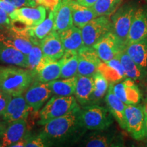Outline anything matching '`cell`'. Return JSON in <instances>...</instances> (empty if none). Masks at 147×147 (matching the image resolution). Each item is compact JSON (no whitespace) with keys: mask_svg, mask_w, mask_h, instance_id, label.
<instances>
[{"mask_svg":"<svg viewBox=\"0 0 147 147\" xmlns=\"http://www.w3.org/2000/svg\"><path fill=\"white\" fill-rule=\"evenodd\" d=\"M80 108L58 118L52 119L43 125L40 134L45 140L47 146L76 142L87 131L80 117Z\"/></svg>","mask_w":147,"mask_h":147,"instance_id":"1","label":"cell"},{"mask_svg":"<svg viewBox=\"0 0 147 147\" xmlns=\"http://www.w3.org/2000/svg\"><path fill=\"white\" fill-rule=\"evenodd\" d=\"M35 80L33 71L16 65H0V90L12 95L23 94Z\"/></svg>","mask_w":147,"mask_h":147,"instance_id":"2","label":"cell"},{"mask_svg":"<svg viewBox=\"0 0 147 147\" xmlns=\"http://www.w3.org/2000/svg\"><path fill=\"white\" fill-rule=\"evenodd\" d=\"M80 107L76 97L71 96L51 97L42 108L40 113L39 124L43 125L52 119L58 118L71 113Z\"/></svg>","mask_w":147,"mask_h":147,"instance_id":"3","label":"cell"},{"mask_svg":"<svg viewBox=\"0 0 147 147\" xmlns=\"http://www.w3.org/2000/svg\"><path fill=\"white\" fill-rule=\"evenodd\" d=\"M80 117L84 127L91 131L106 129L113 123V117L108 108L98 104H91L80 108Z\"/></svg>","mask_w":147,"mask_h":147,"instance_id":"4","label":"cell"},{"mask_svg":"<svg viewBox=\"0 0 147 147\" xmlns=\"http://www.w3.org/2000/svg\"><path fill=\"white\" fill-rule=\"evenodd\" d=\"M112 29L111 20L107 16H99L93 18L80 28L84 46L93 47Z\"/></svg>","mask_w":147,"mask_h":147,"instance_id":"5","label":"cell"},{"mask_svg":"<svg viewBox=\"0 0 147 147\" xmlns=\"http://www.w3.org/2000/svg\"><path fill=\"white\" fill-rule=\"evenodd\" d=\"M102 61L106 62L117 57L125 49L126 44L113 31L104 35L93 45Z\"/></svg>","mask_w":147,"mask_h":147,"instance_id":"6","label":"cell"},{"mask_svg":"<svg viewBox=\"0 0 147 147\" xmlns=\"http://www.w3.org/2000/svg\"><path fill=\"white\" fill-rule=\"evenodd\" d=\"M126 129L132 138L141 140L146 137L145 117L142 106L127 105L125 108Z\"/></svg>","mask_w":147,"mask_h":147,"instance_id":"7","label":"cell"},{"mask_svg":"<svg viewBox=\"0 0 147 147\" xmlns=\"http://www.w3.org/2000/svg\"><path fill=\"white\" fill-rule=\"evenodd\" d=\"M136 8L131 5H125L117 9L111 18L112 31L125 43Z\"/></svg>","mask_w":147,"mask_h":147,"instance_id":"8","label":"cell"},{"mask_svg":"<svg viewBox=\"0 0 147 147\" xmlns=\"http://www.w3.org/2000/svg\"><path fill=\"white\" fill-rule=\"evenodd\" d=\"M25 100L32 111L39 112L53 95L48 82L34 80L23 93Z\"/></svg>","mask_w":147,"mask_h":147,"instance_id":"9","label":"cell"},{"mask_svg":"<svg viewBox=\"0 0 147 147\" xmlns=\"http://www.w3.org/2000/svg\"><path fill=\"white\" fill-rule=\"evenodd\" d=\"M46 16L47 9L42 5L18 8L10 14L12 23H19L25 27L39 25L45 19Z\"/></svg>","mask_w":147,"mask_h":147,"instance_id":"10","label":"cell"},{"mask_svg":"<svg viewBox=\"0 0 147 147\" xmlns=\"http://www.w3.org/2000/svg\"><path fill=\"white\" fill-rule=\"evenodd\" d=\"M78 65L77 75L91 76L97 72L102 60L93 47H83L78 51Z\"/></svg>","mask_w":147,"mask_h":147,"instance_id":"11","label":"cell"},{"mask_svg":"<svg viewBox=\"0 0 147 147\" xmlns=\"http://www.w3.org/2000/svg\"><path fill=\"white\" fill-rule=\"evenodd\" d=\"M106 129L93 131L84 140L83 144L87 147L123 146V141L118 133Z\"/></svg>","mask_w":147,"mask_h":147,"instance_id":"12","label":"cell"},{"mask_svg":"<svg viewBox=\"0 0 147 147\" xmlns=\"http://www.w3.org/2000/svg\"><path fill=\"white\" fill-rule=\"evenodd\" d=\"M32 111L23 94L12 95L1 117L5 122L10 123L19 119H27Z\"/></svg>","mask_w":147,"mask_h":147,"instance_id":"13","label":"cell"},{"mask_svg":"<svg viewBox=\"0 0 147 147\" xmlns=\"http://www.w3.org/2000/svg\"><path fill=\"white\" fill-rule=\"evenodd\" d=\"M33 72L35 74V80L49 82L57 80L61 77V62L60 59H51L43 56Z\"/></svg>","mask_w":147,"mask_h":147,"instance_id":"14","label":"cell"},{"mask_svg":"<svg viewBox=\"0 0 147 147\" xmlns=\"http://www.w3.org/2000/svg\"><path fill=\"white\" fill-rule=\"evenodd\" d=\"M114 93L127 105H136L141 100V93L134 80L126 78L122 82L113 84Z\"/></svg>","mask_w":147,"mask_h":147,"instance_id":"15","label":"cell"},{"mask_svg":"<svg viewBox=\"0 0 147 147\" xmlns=\"http://www.w3.org/2000/svg\"><path fill=\"white\" fill-rule=\"evenodd\" d=\"M0 41L26 55H28L34 45L32 40L16 31L13 27V25L10 28H6V30H0Z\"/></svg>","mask_w":147,"mask_h":147,"instance_id":"16","label":"cell"},{"mask_svg":"<svg viewBox=\"0 0 147 147\" xmlns=\"http://www.w3.org/2000/svg\"><path fill=\"white\" fill-rule=\"evenodd\" d=\"M71 3V0H60L53 9L54 27L53 30L61 32L73 26Z\"/></svg>","mask_w":147,"mask_h":147,"instance_id":"17","label":"cell"},{"mask_svg":"<svg viewBox=\"0 0 147 147\" xmlns=\"http://www.w3.org/2000/svg\"><path fill=\"white\" fill-rule=\"evenodd\" d=\"M40 46L43 56L51 59H60L65 53L63 44L57 31H51L44 39L40 40Z\"/></svg>","mask_w":147,"mask_h":147,"instance_id":"18","label":"cell"},{"mask_svg":"<svg viewBox=\"0 0 147 147\" xmlns=\"http://www.w3.org/2000/svg\"><path fill=\"white\" fill-rule=\"evenodd\" d=\"M147 38V10L138 8L136 10L127 38L126 45Z\"/></svg>","mask_w":147,"mask_h":147,"instance_id":"19","label":"cell"},{"mask_svg":"<svg viewBox=\"0 0 147 147\" xmlns=\"http://www.w3.org/2000/svg\"><path fill=\"white\" fill-rule=\"evenodd\" d=\"M27 119H19L8 123V125L3 132L0 146H12L27 134Z\"/></svg>","mask_w":147,"mask_h":147,"instance_id":"20","label":"cell"},{"mask_svg":"<svg viewBox=\"0 0 147 147\" xmlns=\"http://www.w3.org/2000/svg\"><path fill=\"white\" fill-rule=\"evenodd\" d=\"M113 83L109 84V87L105 95V102L108 109L113 115V118L117 121L119 126L126 129L125 108L127 104L122 102L113 91Z\"/></svg>","mask_w":147,"mask_h":147,"instance_id":"21","label":"cell"},{"mask_svg":"<svg viewBox=\"0 0 147 147\" xmlns=\"http://www.w3.org/2000/svg\"><path fill=\"white\" fill-rule=\"evenodd\" d=\"M54 27V14L53 11L50 10L49 16L45 18L41 23L34 27H13L24 36L28 37L31 40L40 41L45 38L48 34L53 31Z\"/></svg>","mask_w":147,"mask_h":147,"instance_id":"22","label":"cell"},{"mask_svg":"<svg viewBox=\"0 0 147 147\" xmlns=\"http://www.w3.org/2000/svg\"><path fill=\"white\" fill-rule=\"evenodd\" d=\"M119 55L108 61H101L99 65L97 71L107 79L109 83H117L127 78Z\"/></svg>","mask_w":147,"mask_h":147,"instance_id":"23","label":"cell"},{"mask_svg":"<svg viewBox=\"0 0 147 147\" xmlns=\"http://www.w3.org/2000/svg\"><path fill=\"white\" fill-rule=\"evenodd\" d=\"M126 53L142 71L147 75V38L126 45Z\"/></svg>","mask_w":147,"mask_h":147,"instance_id":"24","label":"cell"},{"mask_svg":"<svg viewBox=\"0 0 147 147\" xmlns=\"http://www.w3.org/2000/svg\"><path fill=\"white\" fill-rule=\"evenodd\" d=\"M0 63L28 69L27 55L0 41Z\"/></svg>","mask_w":147,"mask_h":147,"instance_id":"25","label":"cell"},{"mask_svg":"<svg viewBox=\"0 0 147 147\" xmlns=\"http://www.w3.org/2000/svg\"><path fill=\"white\" fill-rule=\"evenodd\" d=\"M77 76L78 78L74 93V95H76V100L81 106H88L91 103V96L94 89L93 76Z\"/></svg>","mask_w":147,"mask_h":147,"instance_id":"26","label":"cell"},{"mask_svg":"<svg viewBox=\"0 0 147 147\" xmlns=\"http://www.w3.org/2000/svg\"><path fill=\"white\" fill-rule=\"evenodd\" d=\"M58 33L65 51H78L84 46L81 30L78 27L73 25Z\"/></svg>","mask_w":147,"mask_h":147,"instance_id":"27","label":"cell"},{"mask_svg":"<svg viewBox=\"0 0 147 147\" xmlns=\"http://www.w3.org/2000/svg\"><path fill=\"white\" fill-rule=\"evenodd\" d=\"M78 76L67 78H61L60 80H54L48 82L53 95L57 96L67 97L74 95Z\"/></svg>","mask_w":147,"mask_h":147,"instance_id":"28","label":"cell"},{"mask_svg":"<svg viewBox=\"0 0 147 147\" xmlns=\"http://www.w3.org/2000/svg\"><path fill=\"white\" fill-rule=\"evenodd\" d=\"M73 24L78 28H82L88 22L97 17V14L92 7H86L77 3L76 0H71Z\"/></svg>","mask_w":147,"mask_h":147,"instance_id":"29","label":"cell"},{"mask_svg":"<svg viewBox=\"0 0 147 147\" xmlns=\"http://www.w3.org/2000/svg\"><path fill=\"white\" fill-rule=\"evenodd\" d=\"M60 60L61 62L60 78H67L76 76L78 65V51H65Z\"/></svg>","mask_w":147,"mask_h":147,"instance_id":"30","label":"cell"},{"mask_svg":"<svg viewBox=\"0 0 147 147\" xmlns=\"http://www.w3.org/2000/svg\"><path fill=\"white\" fill-rule=\"evenodd\" d=\"M119 57L127 78H131L135 81L141 80L144 78V74L139 69L136 64L134 63L132 59L129 56L125 50L122 51L119 54Z\"/></svg>","mask_w":147,"mask_h":147,"instance_id":"31","label":"cell"},{"mask_svg":"<svg viewBox=\"0 0 147 147\" xmlns=\"http://www.w3.org/2000/svg\"><path fill=\"white\" fill-rule=\"evenodd\" d=\"M93 79H94V89L89 105L98 104V103L106 95L110 84L107 79L98 71L93 75Z\"/></svg>","mask_w":147,"mask_h":147,"instance_id":"32","label":"cell"},{"mask_svg":"<svg viewBox=\"0 0 147 147\" xmlns=\"http://www.w3.org/2000/svg\"><path fill=\"white\" fill-rule=\"evenodd\" d=\"M122 0H97L92 8L97 16H110L119 8Z\"/></svg>","mask_w":147,"mask_h":147,"instance_id":"33","label":"cell"},{"mask_svg":"<svg viewBox=\"0 0 147 147\" xmlns=\"http://www.w3.org/2000/svg\"><path fill=\"white\" fill-rule=\"evenodd\" d=\"M40 42L37 40H32L33 47L30 52L27 55L28 59V69L34 71L36 67L40 63V61L43 57V54L40 46Z\"/></svg>","mask_w":147,"mask_h":147,"instance_id":"34","label":"cell"},{"mask_svg":"<svg viewBox=\"0 0 147 147\" xmlns=\"http://www.w3.org/2000/svg\"><path fill=\"white\" fill-rule=\"evenodd\" d=\"M27 147H45L47 146L45 140L40 134L38 136L29 135L28 141H27Z\"/></svg>","mask_w":147,"mask_h":147,"instance_id":"35","label":"cell"},{"mask_svg":"<svg viewBox=\"0 0 147 147\" xmlns=\"http://www.w3.org/2000/svg\"><path fill=\"white\" fill-rule=\"evenodd\" d=\"M12 95L0 90V116H2L9 102L12 98Z\"/></svg>","mask_w":147,"mask_h":147,"instance_id":"36","label":"cell"},{"mask_svg":"<svg viewBox=\"0 0 147 147\" xmlns=\"http://www.w3.org/2000/svg\"><path fill=\"white\" fill-rule=\"evenodd\" d=\"M12 20L10 15L5 11L0 8V26L6 28H10L12 26Z\"/></svg>","mask_w":147,"mask_h":147,"instance_id":"37","label":"cell"},{"mask_svg":"<svg viewBox=\"0 0 147 147\" xmlns=\"http://www.w3.org/2000/svg\"><path fill=\"white\" fill-rule=\"evenodd\" d=\"M36 5H42L46 9L53 10L58 4L60 0H33Z\"/></svg>","mask_w":147,"mask_h":147,"instance_id":"38","label":"cell"},{"mask_svg":"<svg viewBox=\"0 0 147 147\" xmlns=\"http://www.w3.org/2000/svg\"><path fill=\"white\" fill-rule=\"evenodd\" d=\"M11 4H12L16 8L21 7H35L37 6L36 3L33 0H5Z\"/></svg>","mask_w":147,"mask_h":147,"instance_id":"39","label":"cell"},{"mask_svg":"<svg viewBox=\"0 0 147 147\" xmlns=\"http://www.w3.org/2000/svg\"><path fill=\"white\" fill-rule=\"evenodd\" d=\"M0 8L3 9L4 11H5L9 15H10L15 9L17 8H16L14 5L11 4V3L8 2V1H5V0H0Z\"/></svg>","mask_w":147,"mask_h":147,"instance_id":"40","label":"cell"},{"mask_svg":"<svg viewBox=\"0 0 147 147\" xmlns=\"http://www.w3.org/2000/svg\"><path fill=\"white\" fill-rule=\"evenodd\" d=\"M97 1V0H76V2L79 4L86 7H92Z\"/></svg>","mask_w":147,"mask_h":147,"instance_id":"41","label":"cell"},{"mask_svg":"<svg viewBox=\"0 0 147 147\" xmlns=\"http://www.w3.org/2000/svg\"><path fill=\"white\" fill-rule=\"evenodd\" d=\"M143 108V111H144V117H147V99L145 101V103L144 104V106H142Z\"/></svg>","mask_w":147,"mask_h":147,"instance_id":"42","label":"cell"},{"mask_svg":"<svg viewBox=\"0 0 147 147\" xmlns=\"http://www.w3.org/2000/svg\"><path fill=\"white\" fill-rule=\"evenodd\" d=\"M145 126H146V137H147V117H145Z\"/></svg>","mask_w":147,"mask_h":147,"instance_id":"43","label":"cell"},{"mask_svg":"<svg viewBox=\"0 0 147 147\" xmlns=\"http://www.w3.org/2000/svg\"><path fill=\"white\" fill-rule=\"evenodd\" d=\"M146 93H147V85H146Z\"/></svg>","mask_w":147,"mask_h":147,"instance_id":"44","label":"cell"},{"mask_svg":"<svg viewBox=\"0 0 147 147\" xmlns=\"http://www.w3.org/2000/svg\"><path fill=\"white\" fill-rule=\"evenodd\" d=\"M146 146H147V144H146Z\"/></svg>","mask_w":147,"mask_h":147,"instance_id":"45","label":"cell"}]
</instances>
